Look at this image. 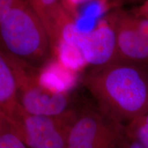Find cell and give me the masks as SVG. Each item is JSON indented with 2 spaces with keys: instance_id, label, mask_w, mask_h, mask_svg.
Wrapping results in <instances>:
<instances>
[{
  "instance_id": "1",
  "label": "cell",
  "mask_w": 148,
  "mask_h": 148,
  "mask_svg": "<svg viewBox=\"0 0 148 148\" xmlns=\"http://www.w3.org/2000/svg\"><path fill=\"white\" fill-rule=\"evenodd\" d=\"M83 83L98 108L122 124L148 112V72L145 65L116 59L94 68Z\"/></svg>"
},
{
  "instance_id": "2",
  "label": "cell",
  "mask_w": 148,
  "mask_h": 148,
  "mask_svg": "<svg viewBox=\"0 0 148 148\" xmlns=\"http://www.w3.org/2000/svg\"><path fill=\"white\" fill-rule=\"evenodd\" d=\"M0 50L11 63L37 73L52 57L50 36L25 0H17L0 23Z\"/></svg>"
},
{
  "instance_id": "3",
  "label": "cell",
  "mask_w": 148,
  "mask_h": 148,
  "mask_svg": "<svg viewBox=\"0 0 148 148\" xmlns=\"http://www.w3.org/2000/svg\"><path fill=\"white\" fill-rule=\"evenodd\" d=\"M125 125L97 106L77 110L68 133L66 148H121L126 140Z\"/></svg>"
},
{
  "instance_id": "4",
  "label": "cell",
  "mask_w": 148,
  "mask_h": 148,
  "mask_svg": "<svg viewBox=\"0 0 148 148\" xmlns=\"http://www.w3.org/2000/svg\"><path fill=\"white\" fill-rule=\"evenodd\" d=\"M77 110L58 116L34 115L18 103L10 114L4 115L28 148H66L68 133Z\"/></svg>"
},
{
  "instance_id": "5",
  "label": "cell",
  "mask_w": 148,
  "mask_h": 148,
  "mask_svg": "<svg viewBox=\"0 0 148 148\" xmlns=\"http://www.w3.org/2000/svg\"><path fill=\"white\" fill-rule=\"evenodd\" d=\"M11 63V62H10ZM12 64L18 80V104L31 114L58 116L77 110L69 91L58 92L41 84L38 73Z\"/></svg>"
},
{
  "instance_id": "6",
  "label": "cell",
  "mask_w": 148,
  "mask_h": 148,
  "mask_svg": "<svg viewBox=\"0 0 148 148\" xmlns=\"http://www.w3.org/2000/svg\"><path fill=\"white\" fill-rule=\"evenodd\" d=\"M60 40L76 47L85 63L95 67L106 65L117 58L115 32L109 21L99 22L95 28L86 32L79 31L73 23L68 24Z\"/></svg>"
},
{
  "instance_id": "7",
  "label": "cell",
  "mask_w": 148,
  "mask_h": 148,
  "mask_svg": "<svg viewBox=\"0 0 148 148\" xmlns=\"http://www.w3.org/2000/svg\"><path fill=\"white\" fill-rule=\"evenodd\" d=\"M109 19L116 35V59L148 64V18L119 11Z\"/></svg>"
},
{
  "instance_id": "8",
  "label": "cell",
  "mask_w": 148,
  "mask_h": 148,
  "mask_svg": "<svg viewBox=\"0 0 148 148\" xmlns=\"http://www.w3.org/2000/svg\"><path fill=\"white\" fill-rule=\"evenodd\" d=\"M49 34L53 47H57L66 25L72 23L71 16L61 0H25Z\"/></svg>"
},
{
  "instance_id": "9",
  "label": "cell",
  "mask_w": 148,
  "mask_h": 148,
  "mask_svg": "<svg viewBox=\"0 0 148 148\" xmlns=\"http://www.w3.org/2000/svg\"><path fill=\"white\" fill-rule=\"evenodd\" d=\"M18 80L13 66L0 50V112L8 115L18 104Z\"/></svg>"
},
{
  "instance_id": "10",
  "label": "cell",
  "mask_w": 148,
  "mask_h": 148,
  "mask_svg": "<svg viewBox=\"0 0 148 148\" xmlns=\"http://www.w3.org/2000/svg\"><path fill=\"white\" fill-rule=\"evenodd\" d=\"M127 137L132 138L148 148V112L135 118L125 125Z\"/></svg>"
},
{
  "instance_id": "11",
  "label": "cell",
  "mask_w": 148,
  "mask_h": 148,
  "mask_svg": "<svg viewBox=\"0 0 148 148\" xmlns=\"http://www.w3.org/2000/svg\"><path fill=\"white\" fill-rule=\"evenodd\" d=\"M0 114L3 117L5 127L0 132V148H28L6 116L1 112Z\"/></svg>"
},
{
  "instance_id": "12",
  "label": "cell",
  "mask_w": 148,
  "mask_h": 148,
  "mask_svg": "<svg viewBox=\"0 0 148 148\" xmlns=\"http://www.w3.org/2000/svg\"><path fill=\"white\" fill-rule=\"evenodd\" d=\"M17 0H0V23L8 14Z\"/></svg>"
},
{
  "instance_id": "13",
  "label": "cell",
  "mask_w": 148,
  "mask_h": 148,
  "mask_svg": "<svg viewBox=\"0 0 148 148\" xmlns=\"http://www.w3.org/2000/svg\"><path fill=\"white\" fill-rule=\"evenodd\" d=\"M134 13L138 16L148 18V0H146L143 4L138 7Z\"/></svg>"
},
{
  "instance_id": "14",
  "label": "cell",
  "mask_w": 148,
  "mask_h": 148,
  "mask_svg": "<svg viewBox=\"0 0 148 148\" xmlns=\"http://www.w3.org/2000/svg\"><path fill=\"white\" fill-rule=\"evenodd\" d=\"M82 1H84V0H63V3L66 8V7L75 6V5L78 4L79 3L82 2Z\"/></svg>"
}]
</instances>
